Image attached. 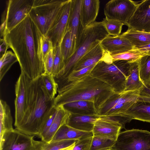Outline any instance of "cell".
I'll return each instance as SVG.
<instances>
[{
	"label": "cell",
	"instance_id": "cell-45",
	"mask_svg": "<svg viewBox=\"0 0 150 150\" xmlns=\"http://www.w3.org/2000/svg\"><path fill=\"white\" fill-rule=\"evenodd\" d=\"M139 98L146 101L150 102V98L141 97L139 96Z\"/></svg>",
	"mask_w": 150,
	"mask_h": 150
},
{
	"label": "cell",
	"instance_id": "cell-32",
	"mask_svg": "<svg viewBox=\"0 0 150 150\" xmlns=\"http://www.w3.org/2000/svg\"><path fill=\"white\" fill-rule=\"evenodd\" d=\"M18 59L15 54L11 51H8L1 57L0 59V81L4 77L12 66Z\"/></svg>",
	"mask_w": 150,
	"mask_h": 150
},
{
	"label": "cell",
	"instance_id": "cell-30",
	"mask_svg": "<svg viewBox=\"0 0 150 150\" xmlns=\"http://www.w3.org/2000/svg\"><path fill=\"white\" fill-rule=\"evenodd\" d=\"M139 76L144 86L150 85V56L145 55L138 60Z\"/></svg>",
	"mask_w": 150,
	"mask_h": 150
},
{
	"label": "cell",
	"instance_id": "cell-31",
	"mask_svg": "<svg viewBox=\"0 0 150 150\" xmlns=\"http://www.w3.org/2000/svg\"><path fill=\"white\" fill-rule=\"evenodd\" d=\"M116 141L110 137L93 135L89 150H110Z\"/></svg>",
	"mask_w": 150,
	"mask_h": 150
},
{
	"label": "cell",
	"instance_id": "cell-2",
	"mask_svg": "<svg viewBox=\"0 0 150 150\" xmlns=\"http://www.w3.org/2000/svg\"><path fill=\"white\" fill-rule=\"evenodd\" d=\"M54 99L58 107L70 102L84 100L93 102L99 111L107 100L116 93L109 86L90 75L58 87Z\"/></svg>",
	"mask_w": 150,
	"mask_h": 150
},
{
	"label": "cell",
	"instance_id": "cell-28",
	"mask_svg": "<svg viewBox=\"0 0 150 150\" xmlns=\"http://www.w3.org/2000/svg\"><path fill=\"white\" fill-rule=\"evenodd\" d=\"M146 55L144 52L133 49L119 54L111 55L108 53L103 61L108 63L117 60H124L132 62L138 60L142 57Z\"/></svg>",
	"mask_w": 150,
	"mask_h": 150
},
{
	"label": "cell",
	"instance_id": "cell-6",
	"mask_svg": "<svg viewBox=\"0 0 150 150\" xmlns=\"http://www.w3.org/2000/svg\"><path fill=\"white\" fill-rule=\"evenodd\" d=\"M65 1L34 0L28 15L42 35H46L55 23Z\"/></svg>",
	"mask_w": 150,
	"mask_h": 150
},
{
	"label": "cell",
	"instance_id": "cell-13",
	"mask_svg": "<svg viewBox=\"0 0 150 150\" xmlns=\"http://www.w3.org/2000/svg\"><path fill=\"white\" fill-rule=\"evenodd\" d=\"M72 0H65L55 23L46 35L52 42L53 48L59 45L67 29Z\"/></svg>",
	"mask_w": 150,
	"mask_h": 150
},
{
	"label": "cell",
	"instance_id": "cell-12",
	"mask_svg": "<svg viewBox=\"0 0 150 150\" xmlns=\"http://www.w3.org/2000/svg\"><path fill=\"white\" fill-rule=\"evenodd\" d=\"M30 81L25 74L21 71L15 84L14 126L16 128L19 125L22 120L27 107Z\"/></svg>",
	"mask_w": 150,
	"mask_h": 150
},
{
	"label": "cell",
	"instance_id": "cell-37",
	"mask_svg": "<svg viewBox=\"0 0 150 150\" xmlns=\"http://www.w3.org/2000/svg\"><path fill=\"white\" fill-rule=\"evenodd\" d=\"M77 140H65L46 143L43 150H63L74 146Z\"/></svg>",
	"mask_w": 150,
	"mask_h": 150
},
{
	"label": "cell",
	"instance_id": "cell-44",
	"mask_svg": "<svg viewBox=\"0 0 150 150\" xmlns=\"http://www.w3.org/2000/svg\"><path fill=\"white\" fill-rule=\"evenodd\" d=\"M134 49L144 51L146 53V55L150 56V44L140 46L135 48Z\"/></svg>",
	"mask_w": 150,
	"mask_h": 150
},
{
	"label": "cell",
	"instance_id": "cell-23",
	"mask_svg": "<svg viewBox=\"0 0 150 150\" xmlns=\"http://www.w3.org/2000/svg\"><path fill=\"white\" fill-rule=\"evenodd\" d=\"M62 106L65 110L70 113L89 115H97L94 104L91 101H75L68 103Z\"/></svg>",
	"mask_w": 150,
	"mask_h": 150
},
{
	"label": "cell",
	"instance_id": "cell-14",
	"mask_svg": "<svg viewBox=\"0 0 150 150\" xmlns=\"http://www.w3.org/2000/svg\"><path fill=\"white\" fill-rule=\"evenodd\" d=\"M127 26L128 28L150 33V0H143L138 4Z\"/></svg>",
	"mask_w": 150,
	"mask_h": 150
},
{
	"label": "cell",
	"instance_id": "cell-46",
	"mask_svg": "<svg viewBox=\"0 0 150 150\" xmlns=\"http://www.w3.org/2000/svg\"><path fill=\"white\" fill-rule=\"evenodd\" d=\"M74 146H71L70 147H69V148H68L67 149H64L63 150H72V149H73Z\"/></svg>",
	"mask_w": 150,
	"mask_h": 150
},
{
	"label": "cell",
	"instance_id": "cell-11",
	"mask_svg": "<svg viewBox=\"0 0 150 150\" xmlns=\"http://www.w3.org/2000/svg\"><path fill=\"white\" fill-rule=\"evenodd\" d=\"M33 1L34 0L8 1L7 9L3 16L6 23V32L15 27L28 15Z\"/></svg>",
	"mask_w": 150,
	"mask_h": 150
},
{
	"label": "cell",
	"instance_id": "cell-27",
	"mask_svg": "<svg viewBox=\"0 0 150 150\" xmlns=\"http://www.w3.org/2000/svg\"><path fill=\"white\" fill-rule=\"evenodd\" d=\"M0 137L2 139L6 132L13 129V120L10 108L6 102L1 99L0 102Z\"/></svg>",
	"mask_w": 150,
	"mask_h": 150
},
{
	"label": "cell",
	"instance_id": "cell-1",
	"mask_svg": "<svg viewBox=\"0 0 150 150\" xmlns=\"http://www.w3.org/2000/svg\"><path fill=\"white\" fill-rule=\"evenodd\" d=\"M42 35L28 15L3 38L16 55L21 71L30 81L44 73L41 48Z\"/></svg>",
	"mask_w": 150,
	"mask_h": 150
},
{
	"label": "cell",
	"instance_id": "cell-4",
	"mask_svg": "<svg viewBox=\"0 0 150 150\" xmlns=\"http://www.w3.org/2000/svg\"><path fill=\"white\" fill-rule=\"evenodd\" d=\"M109 36L110 35L102 21H95L82 28L78 39L74 52L65 62L64 69L54 77L56 81L60 83L64 80L79 60L87 52Z\"/></svg>",
	"mask_w": 150,
	"mask_h": 150
},
{
	"label": "cell",
	"instance_id": "cell-40",
	"mask_svg": "<svg viewBox=\"0 0 150 150\" xmlns=\"http://www.w3.org/2000/svg\"><path fill=\"white\" fill-rule=\"evenodd\" d=\"M41 48L43 59L53 49L52 42L46 35H42V36Z\"/></svg>",
	"mask_w": 150,
	"mask_h": 150
},
{
	"label": "cell",
	"instance_id": "cell-19",
	"mask_svg": "<svg viewBox=\"0 0 150 150\" xmlns=\"http://www.w3.org/2000/svg\"><path fill=\"white\" fill-rule=\"evenodd\" d=\"M107 53L99 43L87 52L79 60L72 71L79 70L96 64L103 60Z\"/></svg>",
	"mask_w": 150,
	"mask_h": 150
},
{
	"label": "cell",
	"instance_id": "cell-39",
	"mask_svg": "<svg viewBox=\"0 0 150 150\" xmlns=\"http://www.w3.org/2000/svg\"><path fill=\"white\" fill-rule=\"evenodd\" d=\"M93 136L77 140L72 150H89Z\"/></svg>",
	"mask_w": 150,
	"mask_h": 150
},
{
	"label": "cell",
	"instance_id": "cell-3",
	"mask_svg": "<svg viewBox=\"0 0 150 150\" xmlns=\"http://www.w3.org/2000/svg\"><path fill=\"white\" fill-rule=\"evenodd\" d=\"M55 106L50 98L41 76L30 81L27 107L19 125L16 129L25 134L38 136L45 121Z\"/></svg>",
	"mask_w": 150,
	"mask_h": 150
},
{
	"label": "cell",
	"instance_id": "cell-42",
	"mask_svg": "<svg viewBox=\"0 0 150 150\" xmlns=\"http://www.w3.org/2000/svg\"><path fill=\"white\" fill-rule=\"evenodd\" d=\"M139 96L150 98V85L144 86L139 91Z\"/></svg>",
	"mask_w": 150,
	"mask_h": 150
},
{
	"label": "cell",
	"instance_id": "cell-8",
	"mask_svg": "<svg viewBox=\"0 0 150 150\" xmlns=\"http://www.w3.org/2000/svg\"><path fill=\"white\" fill-rule=\"evenodd\" d=\"M139 91L115 93L104 104L97 115L110 117L122 116L138 99Z\"/></svg>",
	"mask_w": 150,
	"mask_h": 150
},
{
	"label": "cell",
	"instance_id": "cell-41",
	"mask_svg": "<svg viewBox=\"0 0 150 150\" xmlns=\"http://www.w3.org/2000/svg\"><path fill=\"white\" fill-rule=\"evenodd\" d=\"M43 60L44 73L49 74H52L54 62L53 49L50 52Z\"/></svg>",
	"mask_w": 150,
	"mask_h": 150
},
{
	"label": "cell",
	"instance_id": "cell-7",
	"mask_svg": "<svg viewBox=\"0 0 150 150\" xmlns=\"http://www.w3.org/2000/svg\"><path fill=\"white\" fill-rule=\"evenodd\" d=\"M46 143L15 129L4 133L0 140V150H43Z\"/></svg>",
	"mask_w": 150,
	"mask_h": 150
},
{
	"label": "cell",
	"instance_id": "cell-38",
	"mask_svg": "<svg viewBox=\"0 0 150 150\" xmlns=\"http://www.w3.org/2000/svg\"><path fill=\"white\" fill-rule=\"evenodd\" d=\"M58 107L55 106L52 108L43 125L38 137L41 139L47 131L52 124L57 114Z\"/></svg>",
	"mask_w": 150,
	"mask_h": 150
},
{
	"label": "cell",
	"instance_id": "cell-17",
	"mask_svg": "<svg viewBox=\"0 0 150 150\" xmlns=\"http://www.w3.org/2000/svg\"><path fill=\"white\" fill-rule=\"evenodd\" d=\"M100 4L99 0H82L80 11V22L82 28L95 22Z\"/></svg>",
	"mask_w": 150,
	"mask_h": 150
},
{
	"label": "cell",
	"instance_id": "cell-15",
	"mask_svg": "<svg viewBox=\"0 0 150 150\" xmlns=\"http://www.w3.org/2000/svg\"><path fill=\"white\" fill-rule=\"evenodd\" d=\"M121 125L115 120L108 117H100L95 122L92 130L93 135L110 137L116 140Z\"/></svg>",
	"mask_w": 150,
	"mask_h": 150
},
{
	"label": "cell",
	"instance_id": "cell-16",
	"mask_svg": "<svg viewBox=\"0 0 150 150\" xmlns=\"http://www.w3.org/2000/svg\"><path fill=\"white\" fill-rule=\"evenodd\" d=\"M100 44L104 49L111 55L120 54L134 49V46L129 40L120 35L109 36L104 39Z\"/></svg>",
	"mask_w": 150,
	"mask_h": 150
},
{
	"label": "cell",
	"instance_id": "cell-20",
	"mask_svg": "<svg viewBox=\"0 0 150 150\" xmlns=\"http://www.w3.org/2000/svg\"><path fill=\"white\" fill-rule=\"evenodd\" d=\"M130 118L150 123V102L139 98L123 114Z\"/></svg>",
	"mask_w": 150,
	"mask_h": 150
},
{
	"label": "cell",
	"instance_id": "cell-29",
	"mask_svg": "<svg viewBox=\"0 0 150 150\" xmlns=\"http://www.w3.org/2000/svg\"><path fill=\"white\" fill-rule=\"evenodd\" d=\"M61 51L65 62L73 55L75 47L70 31L67 30L60 44Z\"/></svg>",
	"mask_w": 150,
	"mask_h": 150
},
{
	"label": "cell",
	"instance_id": "cell-9",
	"mask_svg": "<svg viewBox=\"0 0 150 150\" xmlns=\"http://www.w3.org/2000/svg\"><path fill=\"white\" fill-rule=\"evenodd\" d=\"M110 150H150V132L132 129L121 132Z\"/></svg>",
	"mask_w": 150,
	"mask_h": 150
},
{
	"label": "cell",
	"instance_id": "cell-24",
	"mask_svg": "<svg viewBox=\"0 0 150 150\" xmlns=\"http://www.w3.org/2000/svg\"><path fill=\"white\" fill-rule=\"evenodd\" d=\"M58 109L55 118L49 129L41 139L44 142L49 143L59 128L66 124L70 113L65 110L62 106L57 107Z\"/></svg>",
	"mask_w": 150,
	"mask_h": 150
},
{
	"label": "cell",
	"instance_id": "cell-21",
	"mask_svg": "<svg viewBox=\"0 0 150 150\" xmlns=\"http://www.w3.org/2000/svg\"><path fill=\"white\" fill-rule=\"evenodd\" d=\"M100 117L97 115H89L70 113L66 124L80 131L92 132L95 122Z\"/></svg>",
	"mask_w": 150,
	"mask_h": 150
},
{
	"label": "cell",
	"instance_id": "cell-43",
	"mask_svg": "<svg viewBox=\"0 0 150 150\" xmlns=\"http://www.w3.org/2000/svg\"><path fill=\"white\" fill-rule=\"evenodd\" d=\"M0 40V54L1 57L7 52V49L9 48L4 38H1Z\"/></svg>",
	"mask_w": 150,
	"mask_h": 150
},
{
	"label": "cell",
	"instance_id": "cell-36",
	"mask_svg": "<svg viewBox=\"0 0 150 150\" xmlns=\"http://www.w3.org/2000/svg\"><path fill=\"white\" fill-rule=\"evenodd\" d=\"M102 21L110 35L117 36L120 35L122 27L124 25L123 23L106 17L103 18Z\"/></svg>",
	"mask_w": 150,
	"mask_h": 150
},
{
	"label": "cell",
	"instance_id": "cell-35",
	"mask_svg": "<svg viewBox=\"0 0 150 150\" xmlns=\"http://www.w3.org/2000/svg\"><path fill=\"white\" fill-rule=\"evenodd\" d=\"M96 64L79 70L72 71L64 80L58 84V87L67 83L80 79L90 75Z\"/></svg>",
	"mask_w": 150,
	"mask_h": 150
},
{
	"label": "cell",
	"instance_id": "cell-18",
	"mask_svg": "<svg viewBox=\"0 0 150 150\" xmlns=\"http://www.w3.org/2000/svg\"><path fill=\"white\" fill-rule=\"evenodd\" d=\"M82 1V0H72L67 29L71 33L75 50L79 34L82 28L81 29L82 27L81 24L80 17V8Z\"/></svg>",
	"mask_w": 150,
	"mask_h": 150
},
{
	"label": "cell",
	"instance_id": "cell-25",
	"mask_svg": "<svg viewBox=\"0 0 150 150\" xmlns=\"http://www.w3.org/2000/svg\"><path fill=\"white\" fill-rule=\"evenodd\" d=\"M120 36L129 40L134 49L150 44V33L128 28Z\"/></svg>",
	"mask_w": 150,
	"mask_h": 150
},
{
	"label": "cell",
	"instance_id": "cell-10",
	"mask_svg": "<svg viewBox=\"0 0 150 150\" xmlns=\"http://www.w3.org/2000/svg\"><path fill=\"white\" fill-rule=\"evenodd\" d=\"M138 4L131 0H112L106 4L104 15L109 19L119 21L127 26Z\"/></svg>",
	"mask_w": 150,
	"mask_h": 150
},
{
	"label": "cell",
	"instance_id": "cell-26",
	"mask_svg": "<svg viewBox=\"0 0 150 150\" xmlns=\"http://www.w3.org/2000/svg\"><path fill=\"white\" fill-rule=\"evenodd\" d=\"M138 60L131 63L124 91H139L144 86L140 77Z\"/></svg>",
	"mask_w": 150,
	"mask_h": 150
},
{
	"label": "cell",
	"instance_id": "cell-33",
	"mask_svg": "<svg viewBox=\"0 0 150 150\" xmlns=\"http://www.w3.org/2000/svg\"><path fill=\"white\" fill-rule=\"evenodd\" d=\"M41 77L43 83L50 98L54 100L58 88V85L55 81L54 77L52 74L44 73Z\"/></svg>",
	"mask_w": 150,
	"mask_h": 150
},
{
	"label": "cell",
	"instance_id": "cell-5",
	"mask_svg": "<svg viewBox=\"0 0 150 150\" xmlns=\"http://www.w3.org/2000/svg\"><path fill=\"white\" fill-rule=\"evenodd\" d=\"M131 63L117 60L108 63L101 60L96 64L90 74L108 85L116 93H120L125 90Z\"/></svg>",
	"mask_w": 150,
	"mask_h": 150
},
{
	"label": "cell",
	"instance_id": "cell-34",
	"mask_svg": "<svg viewBox=\"0 0 150 150\" xmlns=\"http://www.w3.org/2000/svg\"><path fill=\"white\" fill-rule=\"evenodd\" d=\"M54 62L52 74L55 77L64 69L65 62L62 54L60 45L53 48Z\"/></svg>",
	"mask_w": 150,
	"mask_h": 150
},
{
	"label": "cell",
	"instance_id": "cell-22",
	"mask_svg": "<svg viewBox=\"0 0 150 150\" xmlns=\"http://www.w3.org/2000/svg\"><path fill=\"white\" fill-rule=\"evenodd\" d=\"M92 136L93 134L92 132H84L80 131L65 124L59 128L54 135L50 142L65 140H79L86 137Z\"/></svg>",
	"mask_w": 150,
	"mask_h": 150
}]
</instances>
